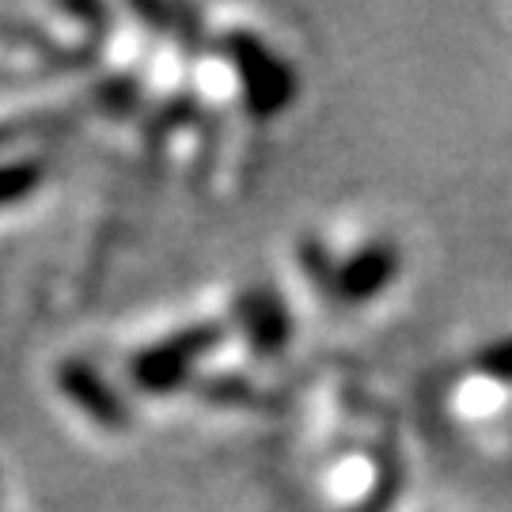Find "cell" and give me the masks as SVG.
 I'll return each instance as SVG.
<instances>
[{
  "label": "cell",
  "instance_id": "1",
  "mask_svg": "<svg viewBox=\"0 0 512 512\" xmlns=\"http://www.w3.org/2000/svg\"><path fill=\"white\" fill-rule=\"evenodd\" d=\"M228 50H232V69L239 76V88H243L251 114L274 118L285 107H293L296 73L285 57H277L266 42L251 35H236L228 42Z\"/></svg>",
  "mask_w": 512,
  "mask_h": 512
},
{
  "label": "cell",
  "instance_id": "2",
  "mask_svg": "<svg viewBox=\"0 0 512 512\" xmlns=\"http://www.w3.org/2000/svg\"><path fill=\"white\" fill-rule=\"evenodd\" d=\"M403 270V255L391 239H368L365 247H357L349 258L338 262V274L330 285V296L342 304H368L376 296H384L395 277Z\"/></svg>",
  "mask_w": 512,
  "mask_h": 512
},
{
  "label": "cell",
  "instance_id": "3",
  "mask_svg": "<svg viewBox=\"0 0 512 512\" xmlns=\"http://www.w3.org/2000/svg\"><path fill=\"white\" fill-rule=\"evenodd\" d=\"M243 311H247V330H251V346L255 349L274 353L289 342V315L274 296H255V300H247Z\"/></svg>",
  "mask_w": 512,
  "mask_h": 512
},
{
  "label": "cell",
  "instance_id": "4",
  "mask_svg": "<svg viewBox=\"0 0 512 512\" xmlns=\"http://www.w3.org/2000/svg\"><path fill=\"white\" fill-rule=\"evenodd\" d=\"M475 372L494 380V384H512V338H501V342H490L475 357Z\"/></svg>",
  "mask_w": 512,
  "mask_h": 512
}]
</instances>
